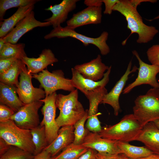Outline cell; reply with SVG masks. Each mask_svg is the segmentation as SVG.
Wrapping results in <instances>:
<instances>
[{"label":"cell","mask_w":159,"mask_h":159,"mask_svg":"<svg viewBox=\"0 0 159 159\" xmlns=\"http://www.w3.org/2000/svg\"><path fill=\"white\" fill-rule=\"evenodd\" d=\"M157 1L156 0H119L113 8V11L119 12L125 17L127 28L131 31L129 36L133 33L138 34L136 42L138 43H146L150 41L159 32L155 27L144 23L137 7L143 2L154 3Z\"/></svg>","instance_id":"6da1fadb"},{"label":"cell","mask_w":159,"mask_h":159,"mask_svg":"<svg viewBox=\"0 0 159 159\" xmlns=\"http://www.w3.org/2000/svg\"><path fill=\"white\" fill-rule=\"evenodd\" d=\"M78 97L77 89L67 95L57 94L55 103L59 114L56 121L59 128L65 126H73L85 115L86 110L78 100Z\"/></svg>","instance_id":"7a4b0ae2"},{"label":"cell","mask_w":159,"mask_h":159,"mask_svg":"<svg viewBox=\"0 0 159 159\" xmlns=\"http://www.w3.org/2000/svg\"><path fill=\"white\" fill-rule=\"evenodd\" d=\"M143 127L133 114H129L118 123L102 128L98 133L103 138L129 143L135 141Z\"/></svg>","instance_id":"3957f363"},{"label":"cell","mask_w":159,"mask_h":159,"mask_svg":"<svg viewBox=\"0 0 159 159\" xmlns=\"http://www.w3.org/2000/svg\"><path fill=\"white\" fill-rule=\"evenodd\" d=\"M134 102L133 114L143 127L159 119V88L150 89L138 96Z\"/></svg>","instance_id":"277c9868"},{"label":"cell","mask_w":159,"mask_h":159,"mask_svg":"<svg viewBox=\"0 0 159 159\" xmlns=\"http://www.w3.org/2000/svg\"><path fill=\"white\" fill-rule=\"evenodd\" d=\"M0 138L10 145L34 155L35 148L31 130L19 127L11 120L0 122Z\"/></svg>","instance_id":"5b68a950"},{"label":"cell","mask_w":159,"mask_h":159,"mask_svg":"<svg viewBox=\"0 0 159 159\" xmlns=\"http://www.w3.org/2000/svg\"><path fill=\"white\" fill-rule=\"evenodd\" d=\"M108 35L107 32L104 31L99 37L92 38L79 33L75 29H70L67 26L64 27L60 26L53 28L49 33L44 36V38L48 39L55 37L58 38H73L81 41L85 46L90 44L95 45L99 49L102 55H105L110 50L106 42Z\"/></svg>","instance_id":"8992f818"},{"label":"cell","mask_w":159,"mask_h":159,"mask_svg":"<svg viewBox=\"0 0 159 159\" xmlns=\"http://www.w3.org/2000/svg\"><path fill=\"white\" fill-rule=\"evenodd\" d=\"M32 77L38 81L45 93V97L59 90L71 92L75 88L72 86L71 79L65 78L61 70L52 72L45 69L37 74H32Z\"/></svg>","instance_id":"52a82bcc"},{"label":"cell","mask_w":159,"mask_h":159,"mask_svg":"<svg viewBox=\"0 0 159 159\" xmlns=\"http://www.w3.org/2000/svg\"><path fill=\"white\" fill-rule=\"evenodd\" d=\"M57 95L55 92L40 100L44 105L41 109L43 117L40 124L45 127L48 145L57 138L60 128L57 124L55 118L57 108L55 102Z\"/></svg>","instance_id":"ba28073f"},{"label":"cell","mask_w":159,"mask_h":159,"mask_svg":"<svg viewBox=\"0 0 159 159\" xmlns=\"http://www.w3.org/2000/svg\"><path fill=\"white\" fill-rule=\"evenodd\" d=\"M132 53L139 62L138 75L133 82L124 89L123 94H128L135 87L144 84L149 85L153 88H159V83L156 78L157 74L159 73V66L149 64L143 62L136 50L133 51Z\"/></svg>","instance_id":"9c48e42d"},{"label":"cell","mask_w":159,"mask_h":159,"mask_svg":"<svg viewBox=\"0 0 159 159\" xmlns=\"http://www.w3.org/2000/svg\"><path fill=\"white\" fill-rule=\"evenodd\" d=\"M32 74L25 65L20 74L16 92L21 100L25 104L44 99L45 93L41 88L34 87L32 83Z\"/></svg>","instance_id":"30bf717a"},{"label":"cell","mask_w":159,"mask_h":159,"mask_svg":"<svg viewBox=\"0 0 159 159\" xmlns=\"http://www.w3.org/2000/svg\"><path fill=\"white\" fill-rule=\"evenodd\" d=\"M44 103L40 100L25 104L11 117L19 127L31 130L40 124L38 111Z\"/></svg>","instance_id":"8fae6325"},{"label":"cell","mask_w":159,"mask_h":159,"mask_svg":"<svg viewBox=\"0 0 159 159\" xmlns=\"http://www.w3.org/2000/svg\"><path fill=\"white\" fill-rule=\"evenodd\" d=\"M118 141L102 138L98 132L89 131L82 145L98 153L115 156L121 153L117 146Z\"/></svg>","instance_id":"7c38bea8"},{"label":"cell","mask_w":159,"mask_h":159,"mask_svg":"<svg viewBox=\"0 0 159 159\" xmlns=\"http://www.w3.org/2000/svg\"><path fill=\"white\" fill-rule=\"evenodd\" d=\"M107 93L105 87L90 93L86 97L89 100V107L86 127L90 132L99 133L102 129L101 122L98 118V116L101 114L98 112V107Z\"/></svg>","instance_id":"4fadbf2b"},{"label":"cell","mask_w":159,"mask_h":159,"mask_svg":"<svg viewBox=\"0 0 159 159\" xmlns=\"http://www.w3.org/2000/svg\"><path fill=\"white\" fill-rule=\"evenodd\" d=\"M111 66L104 74L102 79L98 81L85 78L74 68L71 69L72 77L71 79L72 86L79 90L86 96L90 93L105 87L109 80Z\"/></svg>","instance_id":"5bb4252c"},{"label":"cell","mask_w":159,"mask_h":159,"mask_svg":"<svg viewBox=\"0 0 159 159\" xmlns=\"http://www.w3.org/2000/svg\"><path fill=\"white\" fill-rule=\"evenodd\" d=\"M51 25H52L50 22H41L36 19L34 13L32 11L20 21L10 32L2 38L5 43L16 44L22 36L34 28Z\"/></svg>","instance_id":"9a60e30c"},{"label":"cell","mask_w":159,"mask_h":159,"mask_svg":"<svg viewBox=\"0 0 159 159\" xmlns=\"http://www.w3.org/2000/svg\"><path fill=\"white\" fill-rule=\"evenodd\" d=\"M102 17V6H88L79 12L74 14L67 21V26L72 29L91 24H98L101 23Z\"/></svg>","instance_id":"2e32d148"},{"label":"cell","mask_w":159,"mask_h":159,"mask_svg":"<svg viewBox=\"0 0 159 159\" xmlns=\"http://www.w3.org/2000/svg\"><path fill=\"white\" fill-rule=\"evenodd\" d=\"M132 64V61L131 60L129 63L125 73L117 82L111 90L104 96L100 103L106 104L110 105L113 108L114 115L116 116L118 115L121 110L119 99L128 79L129 76L131 73L136 72L138 69V68L135 66L131 70Z\"/></svg>","instance_id":"e0dca14e"},{"label":"cell","mask_w":159,"mask_h":159,"mask_svg":"<svg viewBox=\"0 0 159 159\" xmlns=\"http://www.w3.org/2000/svg\"><path fill=\"white\" fill-rule=\"evenodd\" d=\"M109 67L102 62L101 56L98 54L90 62L77 65L74 68L85 78L98 81L102 79Z\"/></svg>","instance_id":"ac0fdd59"},{"label":"cell","mask_w":159,"mask_h":159,"mask_svg":"<svg viewBox=\"0 0 159 159\" xmlns=\"http://www.w3.org/2000/svg\"><path fill=\"white\" fill-rule=\"evenodd\" d=\"M79 0H63L60 4L51 6L45 9L52 13V16L44 20L50 22L53 28L61 26L67 18L68 14L74 9Z\"/></svg>","instance_id":"d6986e66"},{"label":"cell","mask_w":159,"mask_h":159,"mask_svg":"<svg viewBox=\"0 0 159 159\" xmlns=\"http://www.w3.org/2000/svg\"><path fill=\"white\" fill-rule=\"evenodd\" d=\"M21 60L27 66L28 70L32 74L41 72L48 66L58 61L52 51L49 49L43 50L38 57L29 58L27 56Z\"/></svg>","instance_id":"ffe728a7"},{"label":"cell","mask_w":159,"mask_h":159,"mask_svg":"<svg viewBox=\"0 0 159 159\" xmlns=\"http://www.w3.org/2000/svg\"><path fill=\"white\" fill-rule=\"evenodd\" d=\"M74 132L73 126L67 125L61 127L59 130L57 138L44 150L50 155L51 157L56 156L64 148L73 142Z\"/></svg>","instance_id":"44dd1931"},{"label":"cell","mask_w":159,"mask_h":159,"mask_svg":"<svg viewBox=\"0 0 159 159\" xmlns=\"http://www.w3.org/2000/svg\"><path fill=\"white\" fill-rule=\"evenodd\" d=\"M135 141L143 143L153 153L159 155V129L153 122L144 125Z\"/></svg>","instance_id":"7402d4cb"},{"label":"cell","mask_w":159,"mask_h":159,"mask_svg":"<svg viewBox=\"0 0 159 159\" xmlns=\"http://www.w3.org/2000/svg\"><path fill=\"white\" fill-rule=\"evenodd\" d=\"M16 87L0 82V102L8 107L15 112L25 104L17 95Z\"/></svg>","instance_id":"603a6c76"},{"label":"cell","mask_w":159,"mask_h":159,"mask_svg":"<svg viewBox=\"0 0 159 159\" xmlns=\"http://www.w3.org/2000/svg\"><path fill=\"white\" fill-rule=\"evenodd\" d=\"M34 4L18 8L11 16L0 23V37H5L22 20L27 16L34 9Z\"/></svg>","instance_id":"cb8c5ba5"},{"label":"cell","mask_w":159,"mask_h":159,"mask_svg":"<svg viewBox=\"0 0 159 159\" xmlns=\"http://www.w3.org/2000/svg\"><path fill=\"white\" fill-rule=\"evenodd\" d=\"M25 65L21 59H17L8 70L0 74V82L17 87L18 76Z\"/></svg>","instance_id":"d4e9b609"},{"label":"cell","mask_w":159,"mask_h":159,"mask_svg":"<svg viewBox=\"0 0 159 159\" xmlns=\"http://www.w3.org/2000/svg\"><path fill=\"white\" fill-rule=\"evenodd\" d=\"M117 146L121 153L131 159H138L153 153L145 146H135L128 143L118 141Z\"/></svg>","instance_id":"484cf974"},{"label":"cell","mask_w":159,"mask_h":159,"mask_svg":"<svg viewBox=\"0 0 159 159\" xmlns=\"http://www.w3.org/2000/svg\"><path fill=\"white\" fill-rule=\"evenodd\" d=\"M25 47L24 43H6L0 50V59L11 58L21 59L27 56L24 50Z\"/></svg>","instance_id":"4316f807"},{"label":"cell","mask_w":159,"mask_h":159,"mask_svg":"<svg viewBox=\"0 0 159 159\" xmlns=\"http://www.w3.org/2000/svg\"><path fill=\"white\" fill-rule=\"evenodd\" d=\"M88 149L82 145H76L73 143L64 148L57 155L51 157V159H78Z\"/></svg>","instance_id":"83f0119b"},{"label":"cell","mask_w":159,"mask_h":159,"mask_svg":"<svg viewBox=\"0 0 159 159\" xmlns=\"http://www.w3.org/2000/svg\"><path fill=\"white\" fill-rule=\"evenodd\" d=\"M32 140L35 147L34 155L41 153L48 145L45 127L40 124L31 130Z\"/></svg>","instance_id":"f1b7e54d"},{"label":"cell","mask_w":159,"mask_h":159,"mask_svg":"<svg viewBox=\"0 0 159 159\" xmlns=\"http://www.w3.org/2000/svg\"><path fill=\"white\" fill-rule=\"evenodd\" d=\"M39 0H0V20L1 22L4 20V17L6 11L10 9L24 7L29 4H35Z\"/></svg>","instance_id":"f546056e"},{"label":"cell","mask_w":159,"mask_h":159,"mask_svg":"<svg viewBox=\"0 0 159 159\" xmlns=\"http://www.w3.org/2000/svg\"><path fill=\"white\" fill-rule=\"evenodd\" d=\"M88 110L84 116L77 121L73 125L74 127V140L73 143L76 145H82L84 139L89 131L85 127V122L88 118Z\"/></svg>","instance_id":"4dcf8cb0"},{"label":"cell","mask_w":159,"mask_h":159,"mask_svg":"<svg viewBox=\"0 0 159 159\" xmlns=\"http://www.w3.org/2000/svg\"><path fill=\"white\" fill-rule=\"evenodd\" d=\"M34 156L18 147L11 146L6 152L0 156V159H33Z\"/></svg>","instance_id":"1f68e13d"},{"label":"cell","mask_w":159,"mask_h":159,"mask_svg":"<svg viewBox=\"0 0 159 159\" xmlns=\"http://www.w3.org/2000/svg\"><path fill=\"white\" fill-rule=\"evenodd\" d=\"M148 58L152 65L159 66V44L154 45L147 52Z\"/></svg>","instance_id":"d6a6232c"},{"label":"cell","mask_w":159,"mask_h":159,"mask_svg":"<svg viewBox=\"0 0 159 159\" xmlns=\"http://www.w3.org/2000/svg\"><path fill=\"white\" fill-rule=\"evenodd\" d=\"M15 112L7 106L0 105V122H4L10 120Z\"/></svg>","instance_id":"836d02e7"},{"label":"cell","mask_w":159,"mask_h":159,"mask_svg":"<svg viewBox=\"0 0 159 159\" xmlns=\"http://www.w3.org/2000/svg\"><path fill=\"white\" fill-rule=\"evenodd\" d=\"M17 59L16 58L0 59V74L8 70Z\"/></svg>","instance_id":"e575fe53"},{"label":"cell","mask_w":159,"mask_h":159,"mask_svg":"<svg viewBox=\"0 0 159 159\" xmlns=\"http://www.w3.org/2000/svg\"><path fill=\"white\" fill-rule=\"evenodd\" d=\"M105 5V10L103 12L104 14H111L113 11V8L119 0H101Z\"/></svg>","instance_id":"d590c367"},{"label":"cell","mask_w":159,"mask_h":159,"mask_svg":"<svg viewBox=\"0 0 159 159\" xmlns=\"http://www.w3.org/2000/svg\"><path fill=\"white\" fill-rule=\"evenodd\" d=\"M97 151L95 150L88 148L87 150L78 159H97Z\"/></svg>","instance_id":"8d00e7d4"},{"label":"cell","mask_w":159,"mask_h":159,"mask_svg":"<svg viewBox=\"0 0 159 159\" xmlns=\"http://www.w3.org/2000/svg\"><path fill=\"white\" fill-rule=\"evenodd\" d=\"M11 146L3 139L0 138V156L6 152Z\"/></svg>","instance_id":"74e56055"},{"label":"cell","mask_w":159,"mask_h":159,"mask_svg":"<svg viewBox=\"0 0 159 159\" xmlns=\"http://www.w3.org/2000/svg\"><path fill=\"white\" fill-rule=\"evenodd\" d=\"M84 4L88 6H102V2L101 0H85Z\"/></svg>","instance_id":"f35d334b"},{"label":"cell","mask_w":159,"mask_h":159,"mask_svg":"<svg viewBox=\"0 0 159 159\" xmlns=\"http://www.w3.org/2000/svg\"><path fill=\"white\" fill-rule=\"evenodd\" d=\"M33 159H51L50 155L44 150L35 155Z\"/></svg>","instance_id":"ab89813d"},{"label":"cell","mask_w":159,"mask_h":159,"mask_svg":"<svg viewBox=\"0 0 159 159\" xmlns=\"http://www.w3.org/2000/svg\"><path fill=\"white\" fill-rule=\"evenodd\" d=\"M97 155V159H115V156L111 155L98 152Z\"/></svg>","instance_id":"60d3db41"},{"label":"cell","mask_w":159,"mask_h":159,"mask_svg":"<svg viewBox=\"0 0 159 159\" xmlns=\"http://www.w3.org/2000/svg\"><path fill=\"white\" fill-rule=\"evenodd\" d=\"M138 159H159V155L154 153Z\"/></svg>","instance_id":"b9f144b4"},{"label":"cell","mask_w":159,"mask_h":159,"mask_svg":"<svg viewBox=\"0 0 159 159\" xmlns=\"http://www.w3.org/2000/svg\"><path fill=\"white\" fill-rule=\"evenodd\" d=\"M115 159H131L123 153H120L115 156Z\"/></svg>","instance_id":"7bdbcfd3"},{"label":"cell","mask_w":159,"mask_h":159,"mask_svg":"<svg viewBox=\"0 0 159 159\" xmlns=\"http://www.w3.org/2000/svg\"><path fill=\"white\" fill-rule=\"evenodd\" d=\"M6 43L4 40L3 38H0V50H1L3 47Z\"/></svg>","instance_id":"ee69618b"},{"label":"cell","mask_w":159,"mask_h":159,"mask_svg":"<svg viewBox=\"0 0 159 159\" xmlns=\"http://www.w3.org/2000/svg\"><path fill=\"white\" fill-rule=\"evenodd\" d=\"M155 125L159 129V119L155 120L153 122Z\"/></svg>","instance_id":"f6af8a7d"},{"label":"cell","mask_w":159,"mask_h":159,"mask_svg":"<svg viewBox=\"0 0 159 159\" xmlns=\"http://www.w3.org/2000/svg\"><path fill=\"white\" fill-rule=\"evenodd\" d=\"M159 19V15H158V16H156V17H155L153 19V20H155V19Z\"/></svg>","instance_id":"bcb514c9"}]
</instances>
